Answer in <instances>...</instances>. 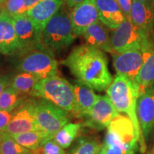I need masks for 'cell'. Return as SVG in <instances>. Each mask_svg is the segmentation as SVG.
I'll return each mask as SVG.
<instances>
[{
  "label": "cell",
  "mask_w": 154,
  "mask_h": 154,
  "mask_svg": "<svg viewBox=\"0 0 154 154\" xmlns=\"http://www.w3.org/2000/svg\"><path fill=\"white\" fill-rule=\"evenodd\" d=\"M63 63L77 82L95 91H105L113 80L106 56L102 50L88 44L75 47Z\"/></svg>",
  "instance_id": "obj_1"
},
{
  "label": "cell",
  "mask_w": 154,
  "mask_h": 154,
  "mask_svg": "<svg viewBox=\"0 0 154 154\" xmlns=\"http://www.w3.org/2000/svg\"><path fill=\"white\" fill-rule=\"evenodd\" d=\"M106 91L118 112L125 113L131 121L136 140L139 144L140 153H144L146 150V143L142 136L136 112L137 100L140 91V87L135 82L116 74L111 85Z\"/></svg>",
  "instance_id": "obj_2"
},
{
  "label": "cell",
  "mask_w": 154,
  "mask_h": 154,
  "mask_svg": "<svg viewBox=\"0 0 154 154\" xmlns=\"http://www.w3.org/2000/svg\"><path fill=\"white\" fill-rule=\"evenodd\" d=\"M29 96L47 100L67 112L74 108V86L58 75L38 81Z\"/></svg>",
  "instance_id": "obj_3"
},
{
  "label": "cell",
  "mask_w": 154,
  "mask_h": 154,
  "mask_svg": "<svg viewBox=\"0 0 154 154\" xmlns=\"http://www.w3.org/2000/svg\"><path fill=\"white\" fill-rule=\"evenodd\" d=\"M15 68L19 72L36 75L41 79L58 75V63L52 51L40 47L14 54Z\"/></svg>",
  "instance_id": "obj_4"
},
{
  "label": "cell",
  "mask_w": 154,
  "mask_h": 154,
  "mask_svg": "<svg viewBox=\"0 0 154 154\" xmlns=\"http://www.w3.org/2000/svg\"><path fill=\"white\" fill-rule=\"evenodd\" d=\"M76 36L74 33L70 13L59 10L48 22L42 32V44L49 51L67 49Z\"/></svg>",
  "instance_id": "obj_5"
},
{
  "label": "cell",
  "mask_w": 154,
  "mask_h": 154,
  "mask_svg": "<svg viewBox=\"0 0 154 154\" xmlns=\"http://www.w3.org/2000/svg\"><path fill=\"white\" fill-rule=\"evenodd\" d=\"M33 98L34 116L37 131L54 137L68 123L69 112L47 100Z\"/></svg>",
  "instance_id": "obj_6"
},
{
  "label": "cell",
  "mask_w": 154,
  "mask_h": 154,
  "mask_svg": "<svg viewBox=\"0 0 154 154\" xmlns=\"http://www.w3.org/2000/svg\"><path fill=\"white\" fill-rule=\"evenodd\" d=\"M153 34V33H152ZM151 34L142 32L126 19L111 34V42L113 52L122 53L134 49L143 50L149 44Z\"/></svg>",
  "instance_id": "obj_7"
},
{
  "label": "cell",
  "mask_w": 154,
  "mask_h": 154,
  "mask_svg": "<svg viewBox=\"0 0 154 154\" xmlns=\"http://www.w3.org/2000/svg\"><path fill=\"white\" fill-rule=\"evenodd\" d=\"M105 144L118 145L126 151L138 147L134 125L126 116L119 114L107 127Z\"/></svg>",
  "instance_id": "obj_8"
},
{
  "label": "cell",
  "mask_w": 154,
  "mask_h": 154,
  "mask_svg": "<svg viewBox=\"0 0 154 154\" xmlns=\"http://www.w3.org/2000/svg\"><path fill=\"white\" fill-rule=\"evenodd\" d=\"M119 115L107 95L98 96L89 115L85 118L84 126L95 130H102Z\"/></svg>",
  "instance_id": "obj_9"
},
{
  "label": "cell",
  "mask_w": 154,
  "mask_h": 154,
  "mask_svg": "<svg viewBox=\"0 0 154 154\" xmlns=\"http://www.w3.org/2000/svg\"><path fill=\"white\" fill-rule=\"evenodd\" d=\"M136 112L142 136L146 142L154 129V86L140 90Z\"/></svg>",
  "instance_id": "obj_10"
},
{
  "label": "cell",
  "mask_w": 154,
  "mask_h": 154,
  "mask_svg": "<svg viewBox=\"0 0 154 154\" xmlns=\"http://www.w3.org/2000/svg\"><path fill=\"white\" fill-rule=\"evenodd\" d=\"M12 19L20 46L18 53L43 47L41 41L42 32L36 29L26 14L13 17Z\"/></svg>",
  "instance_id": "obj_11"
},
{
  "label": "cell",
  "mask_w": 154,
  "mask_h": 154,
  "mask_svg": "<svg viewBox=\"0 0 154 154\" xmlns=\"http://www.w3.org/2000/svg\"><path fill=\"white\" fill-rule=\"evenodd\" d=\"M112 57L116 74L135 82L145 60L143 50L134 49L122 53H115L112 54Z\"/></svg>",
  "instance_id": "obj_12"
},
{
  "label": "cell",
  "mask_w": 154,
  "mask_h": 154,
  "mask_svg": "<svg viewBox=\"0 0 154 154\" xmlns=\"http://www.w3.org/2000/svg\"><path fill=\"white\" fill-rule=\"evenodd\" d=\"M34 98L25 99L13 112L12 118L5 131L9 135L37 131L33 111Z\"/></svg>",
  "instance_id": "obj_13"
},
{
  "label": "cell",
  "mask_w": 154,
  "mask_h": 154,
  "mask_svg": "<svg viewBox=\"0 0 154 154\" xmlns=\"http://www.w3.org/2000/svg\"><path fill=\"white\" fill-rule=\"evenodd\" d=\"M73 31L76 36L82 35L88 26L99 21L96 0H84L70 12Z\"/></svg>",
  "instance_id": "obj_14"
},
{
  "label": "cell",
  "mask_w": 154,
  "mask_h": 154,
  "mask_svg": "<svg viewBox=\"0 0 154 154\" xmlns=\"http://www.w3.org/2000/svg\"><path fill=\"white\" fill-rule=\"evenodd\" d=\"M19 50L20 46L12 17L2 9L0 11V54L14 55Z\"/></svg>",
  "instance_id": "obj_15"
},
{
  "label": "cell",
  "mask_w": 154,
  "mask_h": 154,
  "mask_svg": "<svg viewBox=\"0 0 154 154\" xmlns=\"http://www.w3.org/2000/svg\"><path fill=\"white\" fill-rule=\"evenodd\" d=\"M73 86L74 105L71 113L76 118L85 119L89 115L99 95L96 94L92 88L78 82Z\"/></svg>",
  "instance_id": "obj_16"
},
{
  "label": "cell",
  "mask_w": 154,
  "mask_h": 154,
  "mask_svg": "<svg viewBox=\"0 0 154 154\" xmlns=\"http://www.w3.org/2000/svg\"><path fill=\"white\" fill-rule=\"evenodd\" d=\"M64 0H42L26 13L36 29L42 32L46 24L60 10Z\"/></svg>",
  "instance_id": "obj_17"
},
{
  "label": "cell",
  "mask_w": 154,
  "mask_h": 154,
  "mask_svg": "<svg viewBox=\"0 0 154 154\" xmlns=\"http://www.w3.org/2000/svg\"><path fill=\"white\" fill-rule=\"evenodd\" d=\"M131 20L136 27L147 34L153 33L154 7L153 4L133 0Z\"/></svg>",
  "instance_id": "obj_18"
},
{
  "label": "cell",
  "mask_w": 154,
  "mask_h": 154,
  "mask_svg": "<svg viewBox=\"0 0 154 154\" xmlns=\"http://www.w3.org/2000/svg\"><path fill=\"white\" fill-rule=\"evenodd\" d=\"M99 19L111 29H116L126 19L116 0H96Z\"/></svg>",
  "instance_id": "obj_19"
},
{
  "label": "cell",
  "mask_w": 154,
  "mask_h": 154,
  "mask_svg": "<svg viewBox=\"0 0 154 154\" xmlns=\"http://www.w3.org/2000/svg\"><path fill=\"white\" fill-rule=\"evenodd\" d=\"M108 29L106 26L99 20L88 26L82 34V36L88 45L107 51L112 55L114 52L111 46V36Z\"/></svg>",
  "instance_id": "obj_20"
},
{
  "label": "cell",
  "mask_w": 154,
  "mask_h": 154,
  "mask_svg": "<svg viewBox=\"0 0 154 154\" xmlns=\"http://www.w3.org/2000/svg\"><path fill=\"white\" fill-rule=\"evenodd\" d=\"M143 51L145 60L135 79L140 90L154 86V33L151 34L149 45Z\"/></svg>",
  "instance_id": "obj_21"
},
{
  "label": "cell",
  "mask_w": 154,
  "mask_h": 154,
  "mask_svg": "<svg viewBox=\"0 0 154 154\" xmlns=\"http://www.w3.org/2000/svg\"><path fill=\"white\" fill-rule=\"evenodd\" d=\"M10 136L17 143L30 151L38 149L46 140L53 138L38 131H32Z\"/></svg>",
  "instance_id": "obj_22"
},
{
  "label": "cell",
  "mask_w": 154,
  "mask_h": 154,
  "mask_svg": "<svg viewBox=\"0 0 154 154\" xmlns=\"http://www.w3.org/2000/svg\"><path fill=\"white\" fill-rule=\"evenodd\" d=\"M41 79L36 75L26 72H19L11 78L10 86L20 95L29 96L34 86Z\"/></svg>",
  "instance_id": "obj_23"
},
{
  "label": "cell",
  "mask_w": 154,
  "mask_h": 154,
  "mask_svg": "<svg viewBox=\"0 0 154 154\" xmlns=\"http://www.w3.org/2000/svg\"><path fill=\"white\" fill-rule=\"evenodd\" d=\"M81 127L79 123H67L54 136V140L61 148L67 149L76 138Z\"/></svg>",
  "instance_id": "obj_24"
},
{
  "label": "cell",
  "mask_w": 154,
  "mask_h": 154,
  "mask_svg": "<svg viewBox=\"0 0 154 154\" xmlns=\"http://www.w3.org/2000/svg\"><path fill=\"white\" fill-rule=\"evenodd\" d=\"M42 0H6L1 5L2 9L13 17L26 14Z\"/></svg>",
  "instance_id": "obj_25"
},
{
  "label": "cell",
  "mask_w": 154,
  "mask_h": 154,
  "mask_svg": "<svg viewBox=\"0 0 154 154\" xmlns=\"http://www.w3.org/2000/svg\"><path fill=\"white\" fill-rule=\"evenodd\" d=\"M25 99L11 86H7L0 96V111H14Z\"/></svg>",
  "instance_id": "obj_26"
},
{
  "label": "cell",
  "mask_w": 154,
  "mask_h": 154,
  "mask_svg": "<svg viewBox=\"0 0 154 154\" xmlns=\"http://www.w3.org/2000/svg\"><path fill=\"white\" fill-rule=\"evenodd\" d=\"M103 144L91 138H80L77 140L68 154H97Z\"/></svg>",
  "instance_id": "obj_27"
},
{
  "label": "cell",
  "mask_w": 154,
  "mask_h": 154,
  "mask_svg": "<svg viewBox=\"0 0 154 154\" xmlns=\"http://www.w3.org/2000/svg\"><path fill=\"white\" fill-rule=\"evenodd\" d=\"M0 154H31V151L21 146L7 134L0 146Z\"/></svg>",
  "instance_id": "obj_28"
},
{
  "label": "cell",
  "mask_w": 154,
  "mask_h": 154,
  "mask_svg": "<svg viewBox=\"0 0 154 154\" xmlns=\"http://www.w3.org/2000/svg\"><path fill=\"white\" fill-rule=\"evenodd\" d=\"M41 147L43 154H66L63 148H61L53 138L46 140Z\"/></svg>",
  "instance_id": "obj_29"
},
{
  "label": "cell",
  "mask_w": 154,
  "mask_h": 154,
  "mask_svg": "<svg viewBox=\"0 0 154 154\" xmlns=\"http://www.w3.org/2000/svg\"><path fill=\"white\" fill-rule=\"evenodd\" d=\"M14 111H0V131H5L12 118Z\"/></svg>",
  "instance_id": "obj_30"
},
{
  "label": "cell",
  "mask_w": 154,
  "mask_h": 154,
  "mask_svg": "<svg viewBox=\"0 0 154 154\" xmlns=\"http://www.w3.org/2000/svg\"><path fill=\"white\" fill-rule=\"evenodd\" d=\"M120 6L126 19L131 20V10L133 0H116Z\"/></svg>",
  "instance_id": "obj_31"
},
{
  "label": "cell",
  "mask_w": 154,
  "mask_h": 154,
  "mask_svg": "<svg viewBox=\"0 0 154 154\" xmlns=\"http://www.w3.org/2000/svg\"><path fill=\"white\" fill-rule=\"evenodd\" d=\"M106 149V154H126L127 151L126 149L118 145H107L105 144Z\"/></svg>",
  "instance_id": "obj_32"
},
{
  "label": "cell",
  "mask_w": 154,
  "mask_h": 154,
  "mask_svg": "<svg viewBox=\"0 0 154 154\" xmlns=\"http://www.w3.org/2000/svg\"><path fill=\"white\" fill-rule=\"evenodd\" d=\"M11 79L9 76H0V96L7 86H10Z\"/></svg>",
  "instance_id": "obj_33"
},
{
  "label": "cell",
  "mask_w": 154,
  "mask_h": 154,
  "mask_svg": "<svg viewBox=\"0 0 154 154\" xmlns=\"http://www.w3.org/2000/svg\"><path fill=\"white\" fill-rule=\"evenodd\" d=\"M83 1H84V0H66L67 7L72 9L73 7H74L76 5L81 3Z\"/></svg>",
  "instance_id": "obj_34"
},
{
  "label": "cell",
  "mask_w": 154,
  "mask_h": 154,
  "mask_svg": "<svg viewBox=\"0 0 154 154\" xmlns=\"http://www.w3.org/2000/svg\"><path fill=\"white\" fill-rule=\"evenodd\" d=\"M7 135V133H6L5 131H0V146H1V144L2 143V142L4 141V140H5V138Z\"/></svg>",
  "instance_id": "obj_35"
},
{
  "label": "cell",
  "mask_w": 154,
  "mask_h": 154,
  "mask_svg": "<svg viewBox=\"0 0 154 154\" xmlns=\"http://www.w3.org/2000/svg\"><path fill=\"white\" fill-rule=\"evenodd\" d=\"M97 154H106V146L104 145V143L102 145L101 149L98 152Z\"/></svg>",
  "instance_id": "obj_36"
},
{
  "label": "cell",
  "mask_w": 154,
  "mask_h": 154,
  "mask_svg": "<svg viewBox=\"0 0 154 154\" xmlns=\"http://www.w3.org/2000/svg\"><path fill=\"white\" fill-rule=\"evenodd\" d=\"M136 149H137V148H134V149H131L130 150H128V151H127L126 154H135V151H136Z\"/></svg>",
  "instance_id": "obj_37"
},
{
  "label": "cell",
  "mask_w": 154,
  "mask_h": 154,
  "mask_svg": "<svg viewBox=\"0 0 154 154\" xmlns=\"http://www.w3.org/2000/svg\"><path fill=\"white\" fill-rule=\"evenodd\" d=\"M137 1L143 2H146V3H151V4H152V0H137Z\"/></svg>",
  "instance_id": "obj_38"
},
{
  "label": "cell",
  "mask_w": 154,
  "mask_h": 154,
  "mask_svg": "<svg viewBox=\"0 0 154 154\" xmlns=\"http://www.w3.org/2000/svg\"><path fill=\"white\" fill-rule=\"evenodd\" d=\"M4 2H4V0H0V5H2Z\"/></svg>",
  "instance_id": "obj_39"
},
{
  "label": "cell",
  "mask_w": 154,
  "mask_h": 154,
  "mask_svg": "<svg viewBox=\"0 0 154 154\" xmlns=\"http://www.w3.org/2000/svg\"><path fill=\"white\" fill-rule=\"evenodd\" d=\"M152 4H153V7H154V0H152Z\"/></svg>",
  "instance_id": "obj_40"
},
{
  "label": "cell",
  "mask_w": 154,
  "mask_h": 154,
  "mask_svg": "<svg viewBox=\"0 0 154 154\" xmlns=\"http://www.w3.org/2000/svg\"><path fill=\"white\" fill-rule=\"evenodd\" d=\"M146 154H153V153H151V152H149V153H146Z\"/></svg>",
  "instance_id": "obj_41"
},
{
  "label": "cell",
  "mask_w": 154,
  "mask_h": 154,
  "mask_svg": "<svg viewBox=\"0 0 154 154\" xmlns=\"http://www.w3.org/2000/svg\"><path fill=\"white\" fill-rule=\"evenodd\" d=\"M1 9H2V7H1V5H0V11H1Z\"/></svg>",
  "instance_id": "obj_42"
},
{
  "label": "cell",
  "mask_w": 154,
  "mask_h": 154,
  "mask_svg": "<svg viewBox=\"0 0 154 154\" xmlns=\"http://www.w3.org/2000/svg\"><path fill=\"white\" fill-rule=\"evenodd\" d=\"M6 1V0H4V2H5Z\"/></svg>",
  "instance_id": "obj_43"
}]
</instances>
